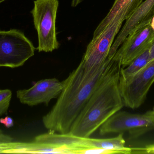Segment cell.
Here are the masks:
<instances>
[{
    "mask_svg": "<svg viewBox=\"0 0 154 154\" xmlns=\"http://www.w3.org/2000/svg\"><path fill=\"white\" fill-rule=\"evenodd\" d=\"M108 58L99 67L85 68L81 61L65 80V86L52 109L42 118L44 126L59 134L69 133L74 121L100 82Z\"/></svg>",
    "mask_w": 154,
    "mask_h": 154,
    "instance_id": "1",
    "label": "cell"
},
{
    "mask_svg": "<svg viewBox=\"0 0 154 154\" xmlns=\"http://www.w3.org/2000/svg\"><path fill=\"white\" fill-rule=\"evenodd\" d=\"M122 59V54L118 50L107 65L99 84L74 121L69 133L81 137H90L124 106L119 88Z\"/></svg>",
    "mask_w": 154,
    "mask_h": 154,
    "instance_id": "2",
    "label": "cell"
},
{
    "mask_svg": "<svg viewBox=\"0 0 154 154\" xmlns=\"http://www.w3.org/2000/svg\"><path fill=\"white\" fill-rule=\"evenodd\" d=\"M58 0H35L31 12L38 33L39 52H51L59 48L56 19Z\"/></svg>",
    "mask_w": 154,
    "mask_h": 154,
    "instance_id": "3",
    "label": "cell"
},
{
    "mask_svg": "<svg viewBox=\"0 0 154 154\" xmlns=\"http://www.w3.org/2000/svg\"><path fill=\"white\" fill-rule=\"evenodd\" d=\"M35 48L21 31H0V67H21L34 56Z\"/></svg>",
    "mask_w": 154,
    "mask_h": 154,
    "instance_id": "4",
    "label": "cell"
},
{
    "mask_svg": "<svg viewBox=\"0 0 154 154\" xmlns=\"http://www.w3.org/2000/svg\"><path fill=\"white\" fill-rule=\"evenodd\" d=\"M120 11L97 36L93 37L82 57L81 62L85 68L92 69L106 61L115 37L122 24L127 19V14Z\"/></svg>",
    "mask_w": 154,
    "mask_h": 154,
    "instance_id": "5",
    "label": "cell"
},
{
    "mask_svg": "<svg viewBox=\"0 0 154 154\" xmlns=\"http://www.w3.org/2000/svg\"><path fill=\"white\" fill-rule=\"evenodd\" d=\"M154 130V109L140 114L119 111L100 127L99 134L104 136L128 132L137 137Z\"/></svg>",
    "mask_w": 154,
    "mask_h": 154,
    "instance_id": "6",
    "label": "cell"
},
{
    "mask_svg": "<svg viewBox=\"0 0 154 154\" xmlns=\"http://www.w3.org/2000/svg\"><path fill=\"white\" fill-rule=\"evenodd\" d=\"M154 83V59L134 76L119 77V90L124 106L132 109L141 106Z\"/></svg>",
    "mask_w": 154,
    "mask_h": 154,
    "instance_id": "7",
    "label": "cell"
},
{
    "mask_svg": "<svg viewBox=\"0 0 154 154\" xmlns=\"http://www.w3.org/2000/svg\"><path fill=\"white\" fill-rule=\"evenodd\" d=\"M65 84V80L60 81L55 78L42 80L28 89L19 90L16 95L22 104L31 106L41 104L48 106L51 99L60 95Z\"/></svg>",
    "mask_w": 154,
    "mask_h": 154,
    "instance_id": "8",
    "label": "cell"
},
{
    "mask_svg": "<svg viewBox=\"0 0 154 154\" xmlns=\"http://www.w3.org/2000/svg\"><path fill=\"white\" fill-rule=\"evenodd\" d=\"M154 41V30L150 24L131 33L118 50L122 54V67L128 66L136 58L150 48Z\"/></svg>",
    "mask_w": 154,
    "mask_h": 154,
    "instance_id": "9",
    "label": "cell"
},
{
    "mask_svg": "<svg viewBox=\"0 0 154 154\" xmlns=\"http://www.w3.org/2000/svg\"><path fill=\"white\" fill-rule=\"evenodd\" d=\"M154 16V0H146L143 2L126 22L113 42L109 54V59L112 58L125 39L131 33L139 28L148 25Z\"/></svg>",
    "mask_w": 154,
    "mask_h": 154,
    "instance_id": "10",
    "label": "cell"
},
{
    "mask_svg": "<svg viewBox=\"0 0 154 154\" xmlns=\"http://www.w3.org/2000/svg\"><path fill=\"white\" fill-rule=\"evenodd\" d=\"M143 2V0H115L106 16L95 30L93 37L99 35L120 11L125 10L130 16Z\"/></svg>",
    "mask_w": 154,
    "mask_h": 154,
    "instance_id": "11",
    "label": "cell"
},
{
    "mask_svg": "<svg viewBox=\"0 0 154 154\" xmlns=\"http://www.w3.org/2000/svg\"><path fill=\"white\" fill-rule=\"evenodd\" d=\"M150 48L146 49L143 53L136 58L126 68H121L120 78L133 77L143 69L149 61Z\"/></svg>",
    "mask_w": 154,
    "mask_h": 154,
    "instance_id": "12",
    "label": "cell"
},
{
    "mask_svg": "<svg viewBox=\"0 0 154 154\" xmlns=\"http://www.w3.org/2000/svg\"><path fill=\"white\" fill-rule=\"evenodd\" d=\"M12 95V93L10 90H0V116L8 110Z\"/></svg>",
    "mask_w": 154,
    "mask_h": 154,
    "instance_id": "13",
    "label": "cell"
},
{
    "mask_svg": "<svg viewBox=\"0 0 154 154\" xmlns=\"http://www.w3.org/2000/svg\"><path fill=\"white\" fill-rule=\"evenodd\" d=\"M132 153L154 154V144L150 145L143 148H132Z\"/></svg>",
    "mask_w": 154,
    "mask_h": 154,
    "instance_id": "14",
    "label": "cell"
},
{
    "mask_svg": "<svg viewBox=\"0 0 154 154\" xmlns=\"http://www.w3.org/2000/svg\"><path fill=\"white\" fill-rule=\"evenodd\" d=\"M0 123L3 124L7 128H10L13 126L14 122L13 119L9 116H6L4 118L0 119Z\"/></svg>",
    "mask_w": 154,
    "mask_h": 154,
    "instance_id": "15",
    "label": "cell"
},
{
    "mask_svg": "<svg viewBox=\"0 0 154 154\" xmlns=\"http://www.w3.org/2000/svg\"><path fill=\"white\" fill-rule=\"evenodd\" d=\"M13 140V139L11 137L4 134L0 130V145L11 143Z\"/></svg>",
    "mask_w": 154,
    "mask_h": 154,
    "instance_id": "16",
    "label": "cell"
},
{
    "mask_svg": "<svg viewBox=\"0 0 154 154\" xmlns=\"http://www.w3.org/2000/svg\"><path fill=\"white\" fill-rule=\"evenodd\" d=\"M150 56H149V61H151L154 59V41L150 48Z\"/></svg>",
    "mask_w": 154,
    "mask_h": 154,
    "instance_id": "17",
    "label": "cell"
},
{
    "mask_svg": "<svg viewBox=\"0 0 154 154\" xmlns=\"http://www.w3.org/2000/svg\"><path fill=\"white\" fill-rule=\"evenodd\" d=\"M83 1V0H72L71 6L73 7H76Z\"/></svg>",
    "mask_w": 154,
    "mask_h": 154,
    "instance_id": "18",
    "label": "cell"
},
{
    "mask_svg": "<svg viewBox=\"0 0 154 154\" xmlns=\"http://www.w3.org/2000/svg\"><path fill=\"white\" fill-rule=\"evenodd\" d=\"M150 25H151V27L152 28L153 30H154V16L152 19V20H151V23H150Z\"/></svg>",
    "mask_w": 154,
    "mask_h": 154,
    "instance_id": "19",
    "label": "cell"
},
{
    "mask_svg": "<svg viewBox=\"0 0 154 154\" xmlns=\"http://www.w3.org/2000/svg\"><path fill=\"white\" fill-rule=\"evenodd\" d=\"M6 1V0H0V4L2 3L3 2H5V1Z\"/></svg>",
    "mask_w": 154,
    "mask_h": 154,
    "instance_id": "20",
    "label": "cell"
}]
</instances>
